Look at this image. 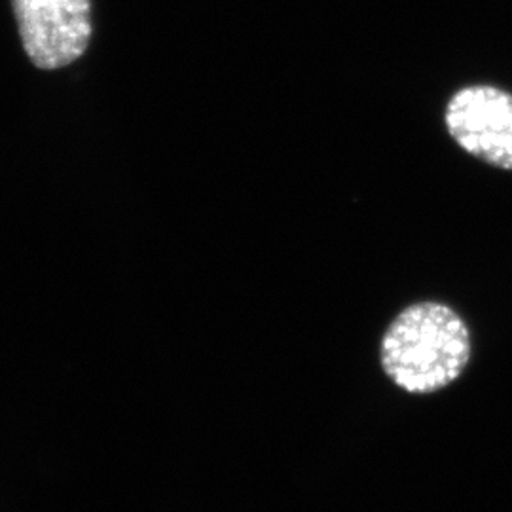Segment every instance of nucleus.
I'll return each instance as SVG.
<instances>
[{"instance_id": "nucleus-1", "label": "nucleus", "mask_w": 512, "mask_h": 512, "mask_svg": "<svg viewBox=\"0 0 512 512\" xmlns=\"http://www.w3.org/2000/svg\"><path fill=\"white\" fill-rule=\"evenodd\" d=\"M473 336L452 306L421 300L399 311L380 342V365L408 395L427 397L456 384L471 365Z\"/></svg>"}, {"instance_id": "nucleus-2", "label": "nucleus", "mask_w": 512, "mask_h": 512, "mask_svg": "<svg viewBox=\"0 0 512 512\" xmlns=\"http://www.w3.org/2000/svg\"><path fill=\"white\" fill-rule=\"evenodd\" d=\"M444 126L463 152L501 171H512V93L492 84H469L452 93Z\"/></svg>"}, {"instance_id": "nucleus-3", "label": "nucleus", "mask_w": 512, "mask_h": 512, "mask_svg": "<svg viewBox=\"0 0 512 512\" xmlns=\"http://www.w3.org/2000/svg\"><path fill=\"white\" fill-rule=\"evenodd\" d=\"M27 55L42 71L80 59L92 38L90 0H12Z\"/></svg>"}]
</instances>
